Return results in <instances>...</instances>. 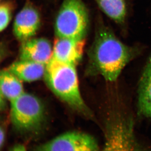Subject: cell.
Listing matches in <instances>:
<instances>
[{"instance_id": "6da1fadb", "label": "cell", "mask_w": 151, "mask_h": 151, "mask_svg": "<svg viewBox=\"0 0 151 151\" xmlns=\"http://www.w3.org/2000/svg\"><path fill=\"white\" fill-rule=\"evenodd\" d=\"M139 52L137 47L122 43L109 28L101 23L90 50L89 72L101 76L107 81H116Z\"/></svg>"}, {"instance_id": "7a4b0ae2", "label": "cell", "mask_w": 151, "mask_h": 151, "mask_svg": "<svg viewBox=\"0 0 151 151\" xmlns=\"http://www.w3.org/2000/svg\"><path fill=\"white\" fill-rule=\"evenodd\" d=\"M44 77L49 88L59 98L82 114L91 116L80 93L76 66L51 58L46 65Z\"/></svg>"}, {"instance_id": "3957f363", "label": "cell", "mask_w": 151, "mask_h": 151, "mask_svg": "<svg viewBox=\"0 0 151 151\" xmlns=\"http://www.w3.org/2000/svg\"><path fill=\"white\" fill-rule=\"evenodd\" d=\"M10 104V120L17 132L27 135L40 131L46 118L44 107L38 98L24 92Z\"/></svg>"}, {"instance_id": "277c9868", "label": "cell", "mask_w": 151, "mask_h": 151, "mask_svg": "<svg viewBox=\"0 0 151 151\" xmlns=\"http://www.w3.org/2000/svg\"><path fill=\"white\" fill-rule=\"evenodd\" d=\"M88 15L82 0H64L55 22L57 37L84 39L88 29Z\"/></svg>"}, {"instance_id": "5b68a950", "label": "cell", "mask_w": 151, "mask_h": 151, "mask_svg": "<svg viewBox=\"0 0 151 151\" xmlns=\"http://www.w3.org/2000/svg\"><path fill=\"white\" fill-rule=\"evenodd\" d=\"M102 151H144L137 141L131 119L119 117L109 124Z\"/></svg>"}, {"instance_id": "8992f818", "label": "cell", "mask_w": 151, "mask_h": 151, "mask_svg": "<svg viewBox=\"0 0 151 151\" xmlns=\"http://www.w3.org/2000/svg\"><path fill=\"white\" fill-rule=\"evenodd\" d=\"M35 151H99V148L96 139L89 134L70 131L40 144Z\"/></svg>"}, {"instance_id": "52a82bcc", "label": "cell", "mask_w": 151, "mask_h": 151, "mask_svg": "<svg viewBox=\"0 0 151 151\" xmlns=\"http://www.w3.org/2000/svg\"><path fill=\"white\" fill-rule=\"evenodd\" d=\"M40 23L37 9L31 4H26L15 19L13 32L15 37L22 42L32 38L37 33Z\"/></svg>"}, {"instance_id": "ba28073f", "label": "cell", "mask_w": 151, "mask_h": 151, "mask_svg": "<svg viewBox=\"0 0 151 151\" xmlns=\"http://www.w3.org/2000/svg\"><path fill=\"white\" fill-rule=\"evenodd\" d=\"M85 39L57 37L53 48L52 59L76 66L83 56Z\"/></svg>"}, {"instance_id": "9c48e42d", "label": "cell", "mask_w": 151, "mask_h": 151, "mask_svg": "<svg viewBox=\"0 0 151 151\" xmlns=\"http://www.w3.org/2000/svg\"><path fill=\"white\" fill-rule=\"evenodd\" d=\"M52 53L53 49L49 40L43 38L29 39L23 42L20 49V60L47 65L52 58Z\"/></svg>"}, {"instance_id": "30bf717a", "label": "cell", "mask_w": 151, "mask_h": 151, "mask_svg": "<svg viewBox=\"0 0 151 151\" xmlns=\"http://www.w3.org/2000/svg\"><path fill=\"white\" fill-rule=\"evenodd\" d=\"M138 110L141 115L151 119V54L139 83Z\"/></svg>"}, {"instance_id": "8fae6325", "label": "cell", "mask_w": 151, "mask_h": 151, "mask_svg": "<svg viewBox=\"0 0 151 151\" xmlns=\"http://www.w3.org/2000/svg\"><path fill=\"white\" fill-rule=\"evenodd\" d=\"M46 65L30 60H21L13 63L7 70L22 81L32 82L44 76Z\"/></svg>"}, {"instance_id": "7c38bea8", "label": "cell", "mask_w": 151, "mask_h": 151, "mask_svg": "<svg viewBox=\"0 0 151 151\" xmlns=\"http://www.w3.org/2000/svg\"><path fill=\"white\" fill-rule=\"evenodd\" d=\"M0 92L12 101L24 92L21 81L7 70L0 72Z\"/></svg>"}, {"instance_id": "4fadbf2b", "label": "cell", "mask_w": 151, "mask_h": 151, "mask_svg": "<svg viewBox=\"0 0 151 151\" xmlns=\"http://www.w3.org/2000/svg\"><path fill=\"white\" fill-rule=\"evenodd\" d=\"M101 10L119 24H123L126 16L125 0H96Z\"/></svg>"}, {"instance_id": "5bb4252c", "label": "cell", "mask_w": 151, "mask_h": 151, "mask_svg": "<svg viewBox=\"0 0 151 151\" xmlns=\"http://www.w3.org/2000/svg\"><path fill=\"white\" fill-rule=\"evenodd\" d=\"M13 6L12 3L4 2L0 4V31L8 26L12 18Z\"/></svg>"}, {"instance_id": "9a60e30c", "label": "cell", "mask_w": 151, "mask_h": 151, "mask_svg": "<svg viewBox=\"0 0 151 151\" xmlns=\"http://www.w3.org/2000/svg\"><path fill=\"white\" fill-rule=\"evenodd\" d=\"M10 151H27L26 147L22 144H17L12 147Z\"/></svg>"}, {"instance_id": "2e32d148", "label": "cell", "mask_w": 151, "mask_h": 151, "mask_svg": "<svg viewBox=\"0 0 151 151\" xmlns=\"http://www.w3.org/2000/svg\"><path fill=\"white\" fill-rule=\"evenodd\" d=\"M5 139V131L3 127L0 126V149L3 146Z\"/></svg>"}, {"instance_id": "e0dca14e", "label": "cell", "mask_w": 151, "mask_h": 151, "mask_svg": "<svg viewBox=\"0 0 151 151\" xmlns=\"http://www.w3.org/2000/svg\"><path fill=\"white\" fill-rule=\"evenodd\" d=\"M1 93L0 92V107L2 106V104H3V100L1 98Z\"/></svg>"}]
</instances>
